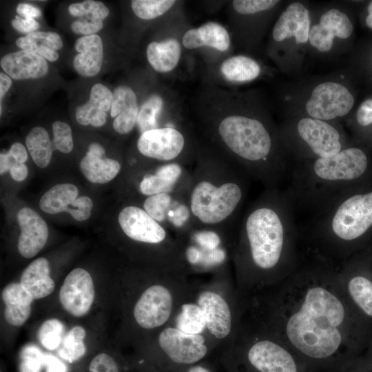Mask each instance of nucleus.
<instances>
[{"mask_svg":"<svg viewBox=\"0 0 372 372\" xmlns=\"http://www.w3.org/2000/svg\"><path fill=\"white\" fill-rule=\"evenodd\" d=\"M15 43L21 50L34 52L51 62L58 60V50L63 46L60 35L50 31L31 32L18 38Z\"/></svg>","mask_w":372,"mask_h":372,"instance_id":"nucleus-29","label":"nucleus"},{"mask_svg":"<svg viewBox=\"0 0 372 372\" xmlns=\"http://www.w3.org/2000/svg\"><path fill=\"white\" fill-rule=\"evenodd\" d=\"M239 176L216 181L201 179L194 185L189 196V209L200 223L218 225L230 218L240 207L245 187Z\"/></svg>","mask_w":372,"mask_h":372,"instance_id":"nucleus-10","label":"nucleus"},{"mask_svg":"<svg viewBox=\"0 0 372 372\" xmlns=\"http://www.w3.org/2000/svg\"><path fill=\"white\" fill-rule=\"evenodd\" d=\"M202 257L201 252L196 247H191L187 250V258L190 263L196 264L200 260Z\"/></svg>","mask_w":372,"mask_h":372,"instance_id":"nucleus-56","label":"nucleus"},{"mask_svg":"<svg viewBox=\"0 0 372 372\" xmlns=\"http://www.w3.org/2000/svg\"><path fill=\"white\" fill-rule=\"evenodd\" d=\"M348 290L355 304L372 317V282L362 275L353 276L348 282Z\"/></svg>","mask_w":372,"mask_h":372,"instance_id":"nucleus-37","label":"nucleus"},{"mask_svg":"<svg viewBox=\"0 0 372 372\" xmlns=\"http://www.w3.org/2000/svg\"><path fill=\"white\" fill-rule=\"evenodd\" d=\"M177 203L173 201L169 193H161L148 196L143 207L145 211L160 223L167 220L170 211Z\"/></svg>","mask_w":372,"mask_h":372,"instance_id":"nucleus-39","label":"nucleus"},{"mask_svg":"<svg viewBox=\"0 0 372 372\" xmlns=\"http://www.w3.org/2000/svg\"><path fill=\"white\" fill-rule=\"evenodd\" d=\"M248 359L260 372H297L291 354L270 340H261L252 345L248 352Z\"/></svg>","mask_w":372,"mask_h":372,"instance_id":"nucleus-18","label":"nucleus"},{"mask_svg":"<svg viewBox=\"0 0 372 372\" xmlns=\"http://www.w3.org/2000/svg\"><path fill=\"white\" fill-rule=\"evenodd\" d=\"M16 162L17 161L8 152H1L0 154V174H3L10 170L11 166Z\"/></svg>","mask_w":372,"mask_h":372,"instance_id":"nucleus-54","label":"nucleus"},{"mask_svg":"<svg viewBox=\"0 0 372 372\" xmlns=\"http://www.w3.org/2000/svg\"><path fill=\"white\" fill-rule=\"evenodd\" d=\"M46 372H68L66 365L54 356L48 355L44 358Z\"/></svg>","mask_w":372,"mask_h":372,"instance_id":"nucleus-50","label":"nucleus"},{"mask_svg":"<svg viewBox=\"0 0 372 372\" xmlns=\"http://www.w3.org/2000/svg\"><path fill=\"white\" fill-rule=\"evenodd\" d=\"M11 24L14 30L27 34L37 31L39 28V23L34 19L23 18L20 16L15 17Z\"/></svg>","mask_w":372,"mask_h":372,"instance_id":"nucleus-48","label":"nucleus"},{"mask_svg":"<svg viewBox=\"0 0 372 372\" xmlns=\"http://www.w3.org/2000/svg\"><path fill=\"white\" fill-rule=\"evenodd\" d=\"M118 220L123 231L134 240L158 244L165 240L167 236L163 227L140 207H124L120 211Z\"/></svg>","mask_w":372,"mask_h":372,"instance_id":"nucleus-16","label":"nucleus"},{"mask_svg":"<svg viewBox=\"0 0 372 372\" xmlns=\"http://www.w3.org/2000/svg\"><path fill=\"white\" fill-rule=\"evenodd\" d=\"M371 68H372V54H371Z\"/></svg>","mask_w":372,"mask_h":372,"instance_id":"nucleus-60","label":"nucleus"},{"mask_svg":"<svg viewBox=\"0 0 372 372\" xmlns=\"http://www.w3.org/2000/svg\"><path fill=\"white\" fill-rule=\"evenodd\" d=\"M68 10L73 17L91 19H105L110 14L107 7L102 2L86 0L71 3Z\"/></svg>","mask_w":372,"mask_h":372,"instance_id":"nucleus-41","label":"nucleus"},{"mask_svg":"<svg viewBox=\"0 0 372 372\" xmlns=\"http://www.w3.org/2000/svg\"><path fill=\"white\" fill-rule=\"evenodd\" d=\"M345 310L339 298L328 289L309 288L299 306L288 318L286 333L289 342L313 358L333 354L342 342Z\"/></svg>","mask_w":372,"mask_h":372,"instance_id":"nucleus-4","label":"nucleus"},{"mask_svg":"<svg viewBox=\"0 0 372 372\" xmlns=\"http://www.w3.org/2000/svg\"><path fill=\"white\" fill-rule=\"evenodd\" d=\"M311 8L307 1H287L269 30L266 54L290 77L301 74L308 55Z\"/></svg>","mask_w":372,"mask_h":372,"instance_id":"nucleus-6","label":"nucleus"},{"mask_svg":"<svg viewBox=\"0 0 372 372\" xmlns=\"http://www.w3.org/2000/svg\"><path fill=\"white\" fill-rule=\"evenodd\" d=\"M294 210L286 191L269 188L247 212L242 231L256 267L270 270L280 265L294 235Z\"/></svg>","mask_w":372,"mask_h":372,"instance_id":"nucleus-3","label":"nucleus"},{"mask_svg":"<svg viewBox=\"0 0 372 372\" xmlns=\"http://www.w3.org/2000/svg\"><path fill=\"white\" fill-rule=\"evenodd\" d=\"M182 42L175 36L150 42L146 48V57L157 72L169 73L178 65L182 55Z\"/></svg>","mask_w":372,"mask_h":372,"instance_id":"nucleus-26","label":"nucleus"},{"mask_svg":"<svg viewBox=\"0 0 372 372\" xmlns=\"http://www.w3.org/2000/svg\"><path fill=\"white\" fill-rule=\"evenodd\" d=\"M17 218L21 229L18 251L23 257L31 258L43 249L47 242V224L35 211L29 207L21 209Z\"/></svg>","mask_w":372,"mask_h":372,"instance_id":"nucleus-17","label":"nucleus"},{"mask_svg":"<svg viewBox=\"0 0 372 372\" xmlns=\"http://www.w3.org/2000/svg\"><path fill=\"white\" fill-rule=\"evenodd\" d=\"M94 296L90 274L83 268H75L65 277L59 297L63 308L69 314L79 318L90 310Z\"/></svg>","mask_w":372,"mask_h":372,"instance_id":"nucleus-13","label":"nucleus"},{"mask_svg":"<svg viewBox=\"0 0 372 372\" xmlns=\"http://www.w3.org/2000/svg\"><path fill=\"white\" fill-rule=\"evenodd\" d=\"M351 122V127L355 126L358 129H368L372 127V97L364 99L356 109Z\"/></svg>","mask_w":372,"mask_h":372,"instance_id":"nucleus-43","label":"nucleus"},{"mask_svg":"<svg viewBox=\"0 0 372 372\" xmlns=\"http://www.w3.org/2000/svg\"><path fill=\"white\" fill-rule=\"evenodd\" d=\"M93 207L92 199L86 196L78 197L74 204L68 210L72 218L77 221L87 220L91 215Z\"/></svg>","mask_w":372,"mask_h":372,"instance_id":"nucleus-45","label":"nucleus"},{"mask_svg":"<svg viewBox=\"0 0 372 372\" xmlns=\"http://www.w3.org/2000/svg\"><path fill=\"white\" fill-rule=\"evenodd\" d=\"M354 32L352 15L342 1H331L311 8L308 54L331 59L345 53Z\"/></svg>","mask_w":372,"mask_h":372,"instance_id":"nucleus-9","label":"nucleus"},{"mask_svg":"<svg viewBox=\"0 0 372 372\" xmlns=\"http://www.w3.org/2000/svg\"><path fill=\"white\" fill-rule=\"evenodd\" d=\"M12 178L16 181H23L28 176V168L24 163H14L10 169Z\"/></svg>","mask_w":372,"mask_h":372,"instance_id":"nucleus-53","label":"nucleus"},{"mask_svg":"<svg viewBox=\"0 0 372 372\" xmlns=\"http://www.w3.org/2000/svg\"><path fill=\"white\" fill-rule=\"evenodd\" d=\"M181 42L187 50L207 47L220 52H227L231 48L232 39L225 27L210 21L187 30L183 34Z\"/></svg>","mask_w":372,"mask_h":372,"instance_id":"nucleus-19","label":"nucleus"},{"mask_svg":"<svg viewBox=\"0 0 372 372\" xmlns=\"http://www.w3.org/2000/svg\"><path fill=\"white\" fill-rule=\"evenodd\" d=\"M40 366V358L35 357L32 352L30 355L24 357L23 362L21 364V372H39Z\"/></svg>","mask_w":372,"mask_h":372,"instance_id":"nucleus-51","label":"nucleus"},{"mask_svg":"<svg viewBox=\"0 0 372 372\" xmlns=\"http://www.w3.org/2000/svg\"><path fill=\"white\" fill-rule=\"evenodd\" d=\"M79 190L71 183L58 184L47 191L41 198L39 206L50 214L68 211L78 198Z\"/></svg>","mask_w":372,"mask_h":372,"instance_id":"nucleus-32","label":"nucleus"},{"mask_svg":"<svg viewBox=\"0 0 372 372\" xmlns=\"http://www.w3.org/2000/svg\"><path fill=\"white\" fill-rule=\"evenodd\" d=\"M185 143V136L179 130L164 126L141 134L136 146L138 152L146 157L171 162L181 154Z\"/></svg>","mask_w":372,"mask_h":372,"instance_id":"nucleus-12","label":"nucleus"},{"mask_svg":"<svg viewBox=\"0 0 372 372\" xmlns=\"http://www.w3.org/2000/svg\"><path fill=\"white\" fill-rule=\"evenodd\" d=\"M12 79L5 72L0 73V99L1 103L5 94L12 85Z\"/></svg>","mask_w":372,"mask_h":372,"instance_id":"nucleus-55","label":"nucleus"},{"mask_svg":"<svg viewBox=\"0 0 372 372\" xmlns=\"http://www.w3.org/2000/svg\"><path fill=\"white\" fill-rule=\"evenodd\" d=\"M280 99L284 118L307 116L341 123L355 103L353 90L342 70L287 82Z\"/></svg>","mask_w":372,"mask_h":372,"instance_id":"nucleus-5","label":"nucleus"},{"mask_svg":"<svg viewBox=\"0 0 372 372\" xmlns=\"http://www.w3.org/2000/svg\"><path fill=\"white\" fill-rule=\"evenodd\" d=\"M287 1L234 0L229 3L232 37L242 50H256Z\"/></svg>","mask_w":372,"mask_h":372,"instance_id":"nucleus-11","label":"nucleus"},{"mask_svg":"<svg viewBox=\"0 0 372 372\" xmlns=\"http://www.w3.org/2000/svg\"><path fill=\"white\" fill-rule=\"evenodd\" d=\"M8 152L19 163H24L28 159L27 151L20 143H13Z\"/></svg>","mask_w":372,"mask_h":372,"instance_id":"nucleus-52","label":"nucleus"},{"mask_svg":"<svg viewBox=\"0 0 372 372\" xmlns=\"http://www.w3.org/2000/svg\"><path fill=\"white\" fill-rule=\"evenodd\" d=\"M198 305L202 309L209 331L217 338H224L231 328V315L227 302L219 294L204 291L198 297Z\"/></svg>","mask_w":372,"mask_h":372,"instance_id":"nucleus-22","label":"nucleus"},{"mask_svg":"<svg viewBox=\"0 0 372 372\" xmlns=\"http://www.w3.org/2000/svg\"><path fill=\"white\" fill-rule=\"evenodd\" d=\"M188 372H209L206 368L201 366H196L191 368Z\"/></svg>","mask_w":372,"mask_h":372,"instance_id":"nucleus-59","label":"nucleus"},{"mask_svg":"<svg viewBox=\"0 0 372 372\" xmlns=\"http://www.w3.org/2000/svg\"><path fill=\"white\" fill-rule=\"evenodd\" d=\"M313 234L333 244H348L364 236L372 228V191L344 196L309 223Z\"/></svg>","mask_w":372,"mask_h":372,"instance_id":"nucleus-8","label":"nucleus"},{"mask_svg":"<svg viewBox=\"0 0 372 372\" xmlns=\"http://www.w3.org/2000/svg\"><path fill=\"white\" fill-rule=\"evenodd\" d=\"M54 147L59 152L70 153L74 147L72 130L68 124L56 121L52 125Z\"/></svg>","mask_w":372,"mask_h":372,"instance_id":"nucleus-42","label":"nucleus"},{"mask_svg":"<svg viewBox=\"0 0 372 372\" xmlns=\"http://www.w3.org/2000/svg\"><path fill=\"white\" fill-rule=\"evenodd\" d=\"M196 242L207 250H214L217 249L220 244L218 236L210 231H205L198 233L195 236Z\"/></svg>","mask_w":372,"mask_h":372,"instance_id":"nucleus-47","label":"nucleus"},{"mask_svg":"<svg viewBox=\"0 0 372 372\" xmlns=\"http://www.w3.org/2000/svg\"><path fill=\"white\" fill-rule=\"evenodd\" d=\"M1 69L11 79H39L48 73L47 60L27 50H21L4 55L0 61Z\"/></svg>","mask_w":372,"mask_h":372,"instance_id":"nucleus-20","label":"nucleus"},{"mask_svg":"<svg viewBox=\"0 0 372 372\" xmlns=\"http://www.w3.org/2000/svg\"><path fill=\"white\" fill-rule=\"evenodd\" d=\"M19 282L34 300L48 296L55 288L50 276L49 262L43 257L33 260L23 270Z\"/></svg>","mask_w":372,"mask_h":372,"instance_id":"nucleus-28","label":"nucleus"},{"mask_svg":"<svg viewBox=\"0 0 372 372\" xmlns=\"http://www.w3.org/2000/svg\"><path fill=\"white\" fill-rule=\"evenodd\" d=\"M80 169L88 180L94 183H106L119 173L120 163L105 156L87 152L80 162Z\"/></svg>","mask_w":372,"mask_h":372,"instance_id":"nucleus-31","label":"nucleus"},{"mask_svg":"<svg viewBox=\"0 0 372 372\" xmlns=\"http://www.w3.org/2000/svg\"><path fill=\"white\" fill-rule=\"evenodd\" d=\"M1 298L6 321L12 326H22L30 316L33 298L20 282H11L3 289Z\"/></svg>","mask_w":372,"mask_h":372,"instance_id":"nucleus-27","label":"nucleus"},{"mask_svg":"<svg viewBox=\"0 0 372 372\" xmlns=\"http://www.w3.org/2000/svg\"><path fill=\"white\" fill-rule=\"evenodd\" d=\"M65 327L59 320L52 318L45 320L39 330V340L41 345L48 350L57 349L64 338Z\"/></svg>","mask_w":372,"mask_h":372,"instance_id":"nucleus-40","label":"nucleus"},{"mask_svg":"<svg viewBox=\"0 0 372 372\" xmlns=\"http://www.w3.org/2000/svg\"><path fill=\"white\" fill-rule=\"evenodd\" d=\"M167 101L160 93H154L143 103L137 117L136 123L141 132L158 127V119L166 107Z\"/></svg>","mask_w":372,"mask_h":372,"instance_id":"nucleus-34","label":"nucleus"},{"mask_svg":"<svg viewBox=\"0 0 372 372\" xmlns=\"http://www.w3.org/2000/svg\"><path fill=\"white\" fill-rule=\"evenodd\" d=\"M17 13L23 18L34 19L41 15V10L32 4L27 3H19L16 8Z\"/></svg>","mask_w":372,"mask_h":372,"instance_id":"nucleus-49","label":"nucleus"},{"mask_svg":"<svg viewBox=\"0 0 372 372\" xmlns=\"http://www.w3.org/2000/svg\"><path fill=\"white\" fill-rule=\"evenodd\" d=\"M90 372H119L116 360L110 355L101 353L96 355L89 365Z\"/></svg>","mask_w":372,"mask_h":372,"instance_id":"nucleus-46","label":"nucleus"},{"mask_svg":"<svg viewBox=\"0 0 372 372\" xmlns=\"http://www.w3.org/2000/svg\"><path fill=\"white\" fill-rule=\"evenodd\" d=\"M103 28V20L87 18H78L73 21L70 25L73 32L83 36L96 34Z\"/></svg>","mask_w":372,"mask_h":372,"instance_id":"nucleus-44","label":"nucleus"},{"mask_svg":"<svg viewBox=\"0 0 372 372\" xmlns=\"http://www.w3.org/2000/svg\"><path fill=\"white\" fill-rule=\"evenodd\" d=\"M87 152L96 156H105V151L103 147L97 143H92L90 144Z\"/></svg>","mask_w":372,"mask_h":372,"instance_id":"nucleus-57","label":"nucleus"},{"mask_svg":"<svg viewBox=\"0 0 372 372\" xmlns=\"http://www.w3.org/2000/svg\"><path fill=\"white\" fill-rule=\"evenodd\" d=\"M278 127L291 165L293 163L330 157L351 145L339 121L289 116L284 118Z\"/></svg>","mask_w":372,"mask_h":372,"instance_id":"nucleus-7","label":"nucleus"},{"mask_svg":"<svg viewBox=\"0 0 372 372\" xmlns=\"http://www.w3.org/2000/svg\"><path fill=\"white\" fill-rule=\"evenodd\" d=\"M177 2L174 0H132L130 6L138 18L152 20L169 12Z\"/></svg>","mask_w":372,"mask_h":372,"instance_id":"nucleus-38","label":"nucleus"},{"mask_svg":"<svg viewBox=\"0 0 372 372\" xmlns=\"http://www.w3.org/2000/svg\"><path fill=\"white\" fill-rule=\"evenodd\" d=\"M181 166L176 163H169L157 168L154 174L144 176L139 184L141 194L152 196L169 193L179 180L182 174Z\"/></svg>","mask_w":372,"mask_h":372,"instance_id":"nucleus-30","label":"nucleus"},{"mask_svg":"<svg viewBox=\"0 0 372 372\" xmlns=\"http://www.w3.org/2000/svg\"><path fill=\"white\" fill-rule=\"evenodd\" d=\"M369 168L366 152L349 145L330 157L292 163L286 192L294 209L298 207L315 217L354 192V184Z\"/></svg>","mask_w":372,"mask_h":372,"instance_id":"nucleus-2","label":"nucleus"},{"mask_svg":"<svg viewBox=\"0 0 372 372\" xmlns=\"http://www.w3.org/2000/svg\"><path fill=\"white\" fill-rule=\"evenodd\" d=\"M221 77L227 83L241 85L254 81L261 76L262 64L248 54H240L224 59L218 69Z\"/></svg>","mask_w":372,"mask_h":372,"instance_id":"nucleus-25","label":"nucleus"},{"mask_svg":"<svg viewBox=\"0 0 372 372\" xmlns=\"http://www.w3.org/2000/svg\"><path fill=\"white\" fill-rule=\"evenodd\" d=\"M364 22L366 25L372 30V1L366 6V15Z\"/></svg>","mask_w":372,"mask_h":372,"instance_id":"nucleus-58","label":"nucleus"},{"mask_svg":"<svg viewBox=\"0 0 372 372\" xmlns=\"http://www.w3.org/2000/svg\"><path fill=\"white\" fill-rule=\"evenodd\" d=\"M199 108L211 136L242 171L277 188L291 161L264 98L255 90L209 88L200 95Z\"/></svg>","mask_w":372,"mask_h":372,"instance_id":"nucleus-1","label":"nucleus"},{"mask_svg":"<svg viewBox=\"0 0 372 372\" xmlns=\"http://www.w3.org/2000/svg\"><path fill=\"white\" fill-rule=\"evenodd\" d=\"M112 96V91L103 84H94L88 101L76 110L77 122L83 125L103 126L107 120V112L111 109Z\"/></svg>","mask_w":372,"mask_h":372,"instance_id":"nucleus-23","label":"nucleus"},{"mask_svg":"<svg viewBox=\"0 0 372 372\" xmlns=\"http://www.w3.org/2000/svg\"><path fill=\"white\" fill-rule=\"evenodd\" d=\"M172 296L169 291L160 285L148 287L137 300L134 316L144 329H153L165 324L172 309Z\"/></svg>","mask_w":372,"mask_h":372,"instance_id":"nucleus-14","label":"nucleus"},{"mask_svg":"<svg viewBox=\"0 0 372 372\" xmlns=\"http://www.w3.org/2000/svg\"><path fill=\"white\" fill-rule=\"evenodd\" d=\"M200 334H189L177 328L168 327L159 335L158 344L174 362L195 363L205 357L207 349Z\"/></svg>","mask_w":372,"mask_h":372,"instance_id":"nucleus-15","label":"nucleus"},{"mask_svg":"<svg viewBox=\"0 0 372 372\" xmlns=\"http://www.w3.org/2000/svg\"><path fill=\"white\" fill-rule=\"evenodd\" d=\"M25 144L34 163L40 168L46 167L52 155V145L47 130L41 126L33 127L26 136Z\"/></svg>","mask_w":372,"mask_h":372,"instance_id":"nucleus-33","label":"nucleus"},{"mask_svg":"<svg viewBox=\"0 0 372 372\" xmlns=\"http://www.w3.org/2000/svg\"><path fill=\"white\" fill-rule=\"evenodd\" d=\"M139 112L137 96L127 85H119L113 91L110 116L113 128L120 134H127L134 129Z\"/></svg>","mask_w":372,"mask_h":372,"instance_id":"nucleus-21","label":"nucleus"},{"mask_svg":"<svg viewBox=\"0 0 372 372\" xmlns=\"http://www.w3.org/2000/svg\"><path fill=\"white\" fill-rule=\"evenodd\" d=\"M176 328L189 334H200L206 327L204 313L198 304L187 303L181 306V311L176 321Z\"/></svg>","mask_w":372,"mask_h":372,"instance_id":"nucleus-36","label":"nucleus"},{"mask_svg":"<svg viewBox=\"0 0 372 372\" xmlns=\"http://www.w3.org/2000/svg\"><path fill=\"white\" fill-rule=\"evenodd\" d=\"M79 52L73 59V67L83 77L96 76L101 71L103 61V44L98 34L82 36L74 44Z\"/></svg>","mask_w":372,"mask_h":372,"instance_id":"nucleus-24","label":"nucleus"},{"mask_svg":"<svg viewBox=\"0 0 372 372\" xmlns=\"http://www.w3.org/2000/svg\"><path fill=\"white\" fill-rule=\"evenodd\" d=\"M85 330L81 326L73 327L65 335L61 347L58 351L60 358L72 363L81 358L86 352L84 343Z\"/></svg>","mask_w":372,"mask_h":372,"instance_id":"nucleus-35","label":"nucleus"}]
</instances>
